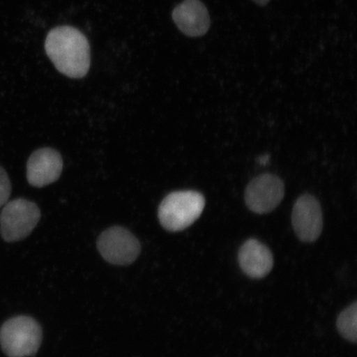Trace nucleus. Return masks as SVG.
Segmentation results:
<instances>
[{"label": "nucleus", "instance_id": "obj_3", "mask_svg": "<svg viewBox=\"0 0 357 357\" xmlns=\"http://www.w3.org/2000/svg\"><path fill=\"white\" fill-rule=\"evenodd\" d=\"M42 329L30 317L20 316L8 320L0 330L2 349L10 357L36 354L41 346Z\"/></svg>", "mask_w": 357, "mask_h": 357}, {"label": "nucleus", "instance_id": "obj_10", "mask_svg": "<svg viewBox=\"0 0 357 357\" xmlns=\"http://www.w3.org/2000/svg\"><path fill=\"white\" fill-rule=\"evenodd\" d=\"M238 261L244 273L252 279L265 278L274 264L270 249L256 239H249L241 247Z\"/></svg>", "mask_w": 357, "mask_h": 357}, {"label": "nucleus", "instance_id": "obj_13", "mask_svg": "<svg viewBox=\"0 0 357 357\" xmlns=\"http://www.w3.org/2000/svg\"><path fill=\"white\" fill-rule=\"evenodd\" d=\"M270 156L268 155H263L258 158L257 162L261 165H266L269 162Z\"/></svg>", "mask_w": 357, "mask_h": 357}, {"label": "nucleus", "instance_id": "obj_8", "mask_svg": "<svg viewBox=\"0 0 357 357\" xmlns=\"http://www.w3.org/2000/svg\"><path fill=\"white\" fill-rule=\"evenodd\" d=\"M63 160L57 151L49 149L34 151L26 165V178L31 185L42 188L59 178Z\"/></svg>", "mask_w": 357, "mask_h": 357}, {"label": "nucleus", "instance_id": "obj_1", "mask_svg": "<svg viewBox=\"0 0 357 357\" xmlns=\"http://www.w3.org/2000/svg\"><path fill=\"white\" fill-rule=\"evenodd\" d=\"M47 55L67 77H86L91 67V47L86 36L70 26H56L45 41Z\"/></svg>", "mask_w": 357, "mask_h": 357}, {"label": "nucleus", "instance_id": "obj_14", "mask_svg": "<svg viewBox=\"0 0 357 357\" xmlns=\"http://www.w3.org/2000/svg\"><path fill=\"white\" fill-rule=\"evenodd\" d=\"M254 3H257L259 6H266L271 1V0H252Z\"/></svg>", "mask_w": 357, "mask_h": 357}, {"label": "nucleus", "instance_id": "obj_4", "mask_svg": "<svg viewBox=\"0 0 357 357\" xmlns=\"http://www.w3.org/2000/svg\"><path fill=\"white\" fill-rule=\"evenodd\" d=\"M41 213L34 203L17 199L6 204L0 215V230L4 240L17 242L28 236L37 226Z\"/></svg>", "mask_w": 357, "mask_h": 357}, {"label": "nucleus", "instance_id": "obj_5", "mask_svg": "<svg viewBox=\"0 0 357 357\" xmlns=\"http://www.w3.org/2000/svg\"><path fill=\"white\" fill-rule=\"evenodd\" d=\"M98 249L107 261L114 265H129L140 253V243L122 227H110L98 240Z\"/></svg>", "mask_w": 357, "mask_h": 357}, {"label": "nucleus", "instance_id": "obj_11", "mask_svg": "<svg viewBox=\"0 0 357 357\" xmlns=\"http://www.w3.org/2000/svg\"><path fill=\"white\" fill-rule=\"evenodd\" d=\"M357 305L355 302L354 305L347 307L338 316L337 321V328L339 333L347 341L356 342L357 340Z\"/></svg>", "mask_w": 357, "mask_h": 357}, {"label": "nucleus", "instance_id": "obj_12", "mask_svg": "<svg viewBox=\"0 0 357 357\" xmlns=\"http://www.w3.org/2000/svg\"><path fill=\"white\" fill-rule=\"evenodd\" d=\"M11 194V184L10 178L4 169L0 167V207L7 204Z\"/></svg>", "mask_w": 357, "mask_h": 357}, {"label": "nucleus", "instance_id": "obj_7", "mask_svg": "<svg viewBox=\"0 0 357 357\" xmlns=\"http://www.w3.org/2000/svg\"><path fill=\"white\" fill-rule=\"evenodd\" d=\"M292 225L302 242L312 243L322 234L324 221L319 201L310 195H302L294 205Z\"/></svg>", "mask_w": 357, "mask_h": 357}, {"label": "nucleus", "instance_id": "obj_9", "mask_svg": "<svg viewBox=\"0 0 357 357\" xmlns=\"http://www.w3.org/2000/svg\"><path fill=\"white\" fill-rule=\"evenodd\" d=\"M172 20L187 37H203L211 26V16L201 0H184L172 12Z\"/></svg>", "mask_w": 357, "mask_h": 357}, {"label": "nucleus", "instance_id": "obj_2", "mask_svg": "<svg viewBox=\"0 0 357 357\" xmlns=\"http://www.w3.org/2000/svg\"><path fill=\"white\" fill-rule=\"evenodd\" d=\"M205 206L203 195L197 191H176L160 204L158 217L160 225L169 231H180L198 220Z\"/></svg>", "mask_w": 357, "mask_h": 357}, {"label": "nucleus", "instance_id": "obj_6", "mask_svg": "<svg viewBox=\"0 0 357 357\" xmlns=\"http://www.w3.org/2000/svg\"><path fill=\"white\" fill-rule=\"evenodd\" d=\"M284 195V183L271 174L256 177L245 189V201L250 211L259 213L273 211Z\"/></svg>", "mask_w": 357, "mask_h": 357}]
</instances>
